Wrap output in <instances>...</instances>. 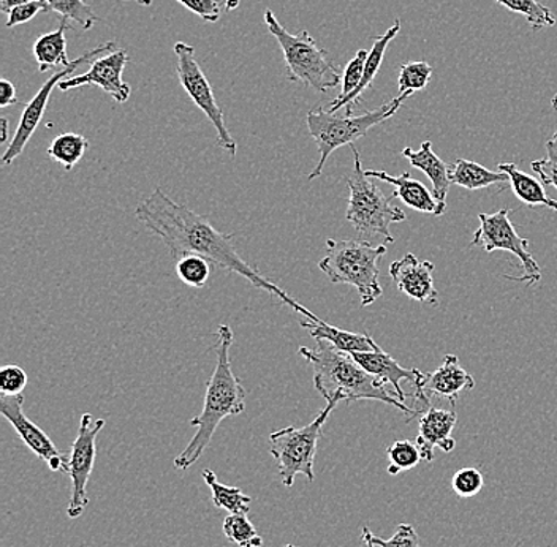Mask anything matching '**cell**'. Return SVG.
Segmentation results:
<instances>
[{
    "instance_id": "obj_14",
    "label": "cell",
    "mask_w": 557,
    "mask_h": 547,
    "mask_svg": "<svg viewBox=\"0 0 557 547\" xmlns=\"http://www.w3.org/2000/svg\"><path fill=\"white\" fill-rule=\"evenodd\" d=\"M128 64V54L124 50L111 52L94 59L92 65L86 73L78 76H70L59 85V90L76 89L82 86H97L103 89L108 96L113 97L117 103H125L131 99L132 89L122 79V73Z\"/></svg>"
},
{
    "instance_id": "obj_16",
    "label": "cell",
    "mask_w": 557,
    "mask_h": 547,
    "mask_svg": "<svg viewBox=\"0 0 557 547\" xmlns=\"http://www.w3.org/2000/svg\"><path fill=\"white\" fill-rule=\"evenodd\" d=\"M456 420L458 418H456L455 406L447 409V407H437L433 403L421 414L417 445L423 461H434L435 448L444 452H451L456 448L455 438L451 437Z\"/></svg>"
},
{
    "instance_id": "obj_25",
    "label": "cell",
    "mask_w": 557,
    "mask_h": 547,
    "mask_svg": "<svg viewBox=\"0 0 557 547\" xmlns=\"http://www.w3.org/2000/svg\"><path fill=\"white\" fill-rule=\"evenodd\" d=\"M450 181L456 186L468 188V190H480L494 186V184L510 183L507 174L493 172L472 160L458 159L450 166Z\"/></svg>"
},
{
    "instance_id": "obj_5",
    "label": "cell",
    "mask_w": 557,
    "mask_h": 547,
    "mask_svg": "<svg viewBox=\"0 0 557 547\" xmlns=\"http://www.w3.org/2000/svg\"><path fill=\"white\" fill-rule=\"evenodd\" d=\"M386 253L385 244L372 246L363 239L326 240V257L320 270L333 284L354 287L361 298V306L374 304L383 295L379 282V260Z\"/></svg>"
},
{
    "instance_id": "obj_20",
    "label": "cell",
    "mask_w": 557,
    "mask_h": 547,
    "mask_svg": "<svg viewBox=\"0 0 557 547\" xmlns=\"http://www.w3.org/2000/svg\"><path fill=\"white\" fill-rule=\"evenodd\" d=\"M399 30L400 20H396L395 24H393V26L389 27L385 34L375 37L374 45H372V50L369 51L368 61H366L363 79H361V83L358 85L357 89H355L350 96H347L346 99L333 100L329 107L330 113L334 114L336 111L346 108V114L351 116V113H354L355 104L360 102L361 94H363L366 89H369V87L372 86V83H374L375 76H377L379 70H381L383 58H385L386 48H388V45L392 43L393 38H396V35L399 34Z\"/></svg>"
},
{
    "instance_id": "obj_19",
    "label": "cell",
    "mask_w": 557,
    "mask_h": 547,
    "mask_svg": "<svg viewBox=\"0 0 557 547\" xmlns=\"http://www.w3.org/2000/svg\"><path fill=\"white\" fill-rule=\"evenodd\" d=\"M368 177H375V179L385 181L395 187L393 197L399 198L404 204L409 208L416 209L418 212L424 214L442 215L447 211V203H442L434 194L428 190L426 186L420 181L413 179L409 173H403L400 176H389L385 172H375V170H368L366 172Z\"/></svg>"
},
{
    "instance_id": "obj_40",
    "label": "cell",
    "mask_w": 557,
    "mask_h": 547,
    "mask_svg": "<svg viewBox=\"0 0 557 547\" xmlns=\"http://www.w3.org/2000/svg\"><path fill=\"white\" fill-rule=\"evenodd\" d=\"M50 7L45 0H35V2L26 3V5L16 7L9 13V21L7 27L20 26V24L29 23L33 17L37 16L40 12H48Z\"/></svg>"
},
{
    "instance_id": "obj_7",
    "label": "cell",
    "mask_w": 557,
    "mask_h": 547,
    "mask_svg": "<svg viewBox=\"0 0 557 547\" xmlns=\"http://www.w3.org/2000/svg\"><path fill=\"white\" fill-rule=\"evenodd\" d=\"M407 97L398 96L389 100L388 103L375 108V110L368 111V113L360 114V116H336L330 113L329 110L323 108H315L309 111L306 117L309 134L317 148H319L320 160L317 163L313 172L309 174V181L317 179L325 169L330 156L343 146H354L357 139L366 137L368 132L375 125L382 122L392 120L400 108V104L406 102Z\"/></svg>"
},
{
    "instance_id": "obj_13",
    "label": "cell",
    "mask_w": 557,
    "mask_h": 547,
    "mask_svg": "<svg viewBox=\"0 0 557 547\" xmlns=\"http://www.w3.org/2000/svg\"><path fill=\"white\" fill-rule=\"evenodd\" d=\"M24 397L23 394L20 396H0V413L2 417L12 424L15 428L16 434L20 435L21 440L24 445L47 463L48 469L51 472H67L70 458L62 455L55 445L52 444L50 437L41 431L34 421H30L26 417L23 410Z\"/></svg>"
},
{
    "instance_id": "obj_10",
    "label": "cell",
    "mask_w": 557,
    "mask_h": 547,
    "mask_svg": "<svg viewBox=\"0 0 557 547\" xmlns=\"http://www.w3.org/2000/svg\"><path fill=\"white\" fill-rule=\"evenodd\" d=\"M174 54H176L177 59L176 69L181 86L184 87L191 102L197 104L207 114L212 127L215 128V134H218V145L228 152L230 156L235 157L236 152H238V145L230 135L224 111L215 102L211 83L208 82L207 75H205L197 58H195V48L184 43V41H177L174 45Z\"/></svg>"
},
{
    "instance_id": "obj_30",
    "label": "cell",
    "mask_w": 557,
    "mask_h": 547,
    "mask_svg": "<svg viewBox=\"0 0 557 547\" xmlns=\"http://www.w3.org/2000/svg\"><path fill=\"white\" fill-rule=\"evenodd\" d=\"M45 2L52 12L62 16V21H75L83 30L92 29L100 21L85 0H45Z\"/></svg>"
},
{
    "instance_id": "obj_31",
    "label": "cell",
    "mask_w": 557,
    "mask_h": 547,
    "mask_svg": "<svg viewBox=\"0 0 557 547\" xmlns=\"http://www.w3.org/2000/svg\"><path fill=\"white\" fill-rule=\"evenodd\" d=\"M434 69L428 62L418 61L404 64L399 70V92L409 99L418 90H423L433 76Z\"/></svg>"
},
{
    "instance_id": "obj_47",
    "label": "cell",
    "mask_w": 557,
    "mask_h": 547,
    "mask_svg": "<svg viewBox=\"0 0 557 547\" xmlns=\"http://www.w3.org/2000/svg\"><path fill=\"white\" fill-rule=\"evenodd\" d=\"M363 543H364L366 547H375L374 545H371V543H369V542H363Z\"/></svg>"
},
{
    "instance_id": "obj_36",
    "label": "cell",
    "mask_w": 557,
    "mask_h": 547,
    "mask_svg": "<svg viewBox=\"0 0 557 547\" xmlns=\"http://www.w3.org/2000/svg\"><path fill=\"white\" fill-rule=\"evenodd\" d=\"M531 166L534 173L539 174L543 186H552L557 190V130L546 142L545 159L534 160Z\"/></svg>"
},
{
    "instance_id": "obj_4",
    "label": "cell",
    "mask_w": 557,
    "mask_h": 547,
    "mask_svg": "<svg viewBox=\"0 0 557 547\" xmlns=\"http://www.w3.org/2000/svg\"><path fill=\"white\" fill-rule=\"evenodd\" d=\"M354 154V172L347 179L348 197L346 219L354 225L358 239L379 240L381 244H393L389 225L406 221V214L398 206L392 203L393 194L389 197L383 195L381 188L371 183L363 165H361L360 152L350 146Z\"/></svg>"
},
{
    "instance_id": "obj_1",
    "label": "cell",
    "mask_w": 557,
    "mask_h": 547,
    "mask_svg": "<svg viewBox=\"0 0 557 547\" xmlns=\"http://www.w3.org/2000/svg\"><path fill=\"white\" fill-rule=\"evenodd\" d=\"M135 214L149 232L165 243L174 261L184 256L203 257L212 266L242 275L253 287L276 296L282 304L301 313L305 319L319 322L315 313L296 302L274 282L268 281L257 266L243 260L233 244V235L219 232L205 215L197 214L187 206L174 203L162 188L157 187L151 197L139 203Z\"/></svg>"
},
{
    "instance_id": "obj_6",
    "label": "cell",
    "mask_w": 557,
    "mask_h": 547,
    "mask_svg": "<svg viewBox=\"0 0 557 547\" xmlns=\"http://www.w3.org/2000/svg\"><path fill=\"white\" fill-rule=\"evenodd\" d=\"M264 24L284 52L287 78L292 83H302L317 92H326L341 85L343 76L339 69L331 61L329 51L320 48L308 30L288 33L271 10L264 12Z\"/></svg>"
},
{
    "instance_id": "obj_41",
    "label": "cell",
    "mask_w": 557,
    "mask_h": 547,
    "mask_svg": "<svg viewBox=\"0 0 557 547\" xmlns=\"http://www.w3.org/2000/svg\"><path fill=\"white\" fill-rule=\"evenodd\" d=\"M16 87L9 79L0 82V108L12 107L16 104Z\"/></svg>"
},
{
    "instance_id": "obj_18",
    "label": "cell",
    "mask_w": 557,
    "mask_h": 547,
    "mask_svg": "<svg viewBox=\"0 0 557 547\" xmlns=\"http://www.w3.org/2000/svg\"><path fill=\"white\" fill-rule=\"evenodd\" d=\"M350 355L368 374L374 375L375 378L381 380L385 385H392L393 393L404 403H406V394L400 388V382L407 380V382L417 383L421 375H423V372L418 371V369H404L403 365H399L398 361L393 360L381 347L372 351H355V353Z\"/></svg>"
},
{
    "instance_id": "obj_23",
    "label": "cell",
    "mask_w": 557,
    "mask_h": 547,
    "mask_svg": "<svg viewBox=\"0 0 557 547\" xmlns=\"http://www.w3.org/2000/svg\"><path fill=\"white\" fill-rule=\"evenodd\" d=\"M497 170L507 174L511 190L522 204L531 206V208L546 206L557 212V201L546 195L542 181L521 172L515 163H499Z\"/></svg>"
},
{
    "instance_id": "obj_48",
    "label": "cell",
    "mask_w": 557,
    "mask_h": 547,
    "mask_svg": "<svg viewBox=\"0 0 557 547\" xmlns=\"http://www.w3.org/2000/svg\"><path fill=\"white\" fill-rule=\"evenodd\" d=\"M282 547H295L294 545H285V546H282Z\"/></svg>"
},
{
    "instance_id": "obj_22",
    "label": "cell",
    "mask_w": 557,
    "mask_h": 547,
    "mask_svg": "<svg viewBox=\"0 0 557 547\" xmlns=\"http://www.w3.org/2000/svg\"><path fill=\"white\" fill-rule=\"evenodd\" d=\"M299 325L308 330L313 339L326 340V343L333 345L337 350L344 351V353L372 351L379 347L368 333L357 334L350 333V331L339 330V327L323 322L322 319H320L319 322H312V320L308 319L301 320Z\"/></svg>"
},
{
    "instance_id": "obj_35",
    "label": "cell",
    "mask_w": 557,
    "mask_h": 547,
    "mask_svg": "<svg viewBox=\"0 0 557 547\" xmlns=\"http://www.w3.org/2000/svg\"><path fill=\"white\" fill-rule=\"evenodd\" d=\"M483 486H485V478H483L482 472L473 469V467H466V469L458 470L453 475V493L458 497H475L483 489Z\"/></svg>"
},
{
    "instance_id": "obj_12",
    "label": "cell",
    "mask_w": 557,
    "mask_h": 547,
    "mask_svg": "<svg viewBox=\"0 0 557 547\" xmlns=\"http://www.w3.org/2000/svg\"><path fill=\"white\" fill-rule=\"evenodd\" d=\"M103 427L104 420L102 418L96 420L90 413L83 414L78 435H76L72 452H70L69 475L72 480V494H70L67 508L70 519L79 518L85 513V508L89 504L87 483H89L94 463H96L97 435L102 432Z\"/></svg>"
},
{
    "instance_id": "obj_38",
    "label": "cell",
    "mask_w": 557,
    "mask_h": 547,
    "mask_svg": "<svg viewBox=\"0 0 557 547\" xmlns=\"http://www.w3.org/2000/svg\"><path fill=\"white\" fill-rule=\"evenodd\" d=\"M27 386V374L20 365L9 364L0 369V393L20 396Z\"/></svg>"
},
{
    "instance_id": "obj_24",
    "label": "cell",
    "mask_w": 557,
    "mask_h": 547,
    "mask_svg": "<svg viewBox=\"0 0 557 547\" xmlns=\"http://www.w3.org/2000/svg\"><path fill=\"white\" fill-rule=\"evenodd\" d=\"M70 29L67 21H62L61 27L54 33L41 35L34 43V55L41 73L55 67H69L67 38L65 30Z\"/></svg>"
},
{
    "instance_id": "obj_37",
    "label": "cell",
    "mask_w": 557,
    "mask_h": 547,
    "mask_svg": "<svg viewBox=\"0 0 557 547\" xmlns=\"http://www.w3.org/2000/svg\"><path fill=\"white\" fill-rule=\"evenodd\" d=\"M368 55L369 51L360 50L357 52V55H355V58L348 62L346 72H344L343 90H341V94L336 97V100L346 99V97L350 96V94L357 89L358 85H360L361 79H363Z\"/></svg>"
},
{
    "instance_id": "obj_21",
    "label": "cell",
    "mask_w": 557,
    "mask_h": 547,
    "mask_svg": "<svg viewBox=\"0 0 557 547\" xmlns=\"http://www.w3.org/2000/svg\"><path fill=\"white\" fill-rule=\"evenodd\" d=\"M403 156L409 160L413 169L420 170V172L430 177L431 184H433L434 197L442 201V203H445V198H447L451 187L450 166L444 160H441V157L435 154L431 141H424L418 151L406 148L403 151Z\"/></svg>"
},
{
    "instance_id": "obj_34",
    "label": "cell",
    "mask_w": 557,
    "mask_h": 547,
    "mask_svg": "<svg viewBox=\"0 0 557 547\" xmlns=\"http://www.w3.org/2000/svg\"><path fill=\"white\" fill-rule=\"evenodd\" d=\"M361 539L371 543L375 547H420V539H418L416 529L409 524H399L395 535L389 539L379 538V536L369 531V527H364Z\"/></svg>"
},
{
    "instance_id": "obj_39",
    "label": "cell",
    "mask_w": 557,
    "mask_h": 547,
    "mask_svg": "<svg viewBox=\"0 0 557 547\" xmlns=\"http://www.w3.org/2000/svg\"><path fill=\"white\" fill-rule=\"evenodd\" d=\"M177 2L207 23H218L221 20L222 9L219 0H177Z\"/></svg>"
},
{
    "instance_id": "obj_28",
    "label": "cell",
    "mask_w": 557,
    "mask_h": 547,
    "mask_svg": "<svg viewBox=\"0 0 557 547\" xmlns=\"http://www.w3.org/2000/svg\"><path fill=\"white\" fill-rule=\"evenodd\" d=\"M224 535L230 543L239 547H261L263 538L253 527L247 514H228L224 521Z\"/></svg>"
},
{
    "instance_id": "obj_42",
    "label": "cell",
    "mask_w": 557,
    "mask_h": 547,
    "mask_svg": "<svg viewBox=\"0 0 557 547\" xmlns=\"http://www.w3.org/2000/svg\"><path fill=\"white\" fill-rule=\"evenodd\" d=\"M35 2V0H2L0 2V10L9 15L16 7L26 5V3Z\"/></svg>"
},
{
    "instance_id": "obj_26",
    "label": "cell",
    "mask_w": 557,
    "mask_h": 547,
    "mask_svg": "<svg viewBox=\"0 0 557 547\" xmlns=\"http://www.w3.org/2000/svg\"><path fill=\"white\" fill-rule=\"evenodd\" d=\"M203 480L207 481L212 493V504L215 508L228 511L230 514H249L252 498L246 496L239 487H230L219 483L212 470H205Z\"/></svg>"
},
{
    "instance_id": "obj_2",
    "label": "cell",
    "mask_w": 557,
    "mask_h": 547,
    "mask_svg": "<svg viewBox=\"0 0 557 547\" xmlns=\"http://www.w3.org/2000/svg\"><path fill=\"white\" fill-rule=\"evenodd\" d=\"M215 336H218V344H215L218 364L208 382L203 410L190 420V426L197 428V432L184 451L174 459V467L180 470L190 469L203 456L222 421L242 414L246 410V391L230 362V348L235 340L232 327L219 326Z\"/></svg>"
},
{
    "instance_id": "obj_33",
    "label": "cell",
    "mask_w": 557,
    "mask_h": 547,
    "mask_svg": "<svg viewBox=\"0 0 557 547\" xmlns=\"http://www.w3.org/2000/svg\"><path fill=\"white\" fill-rule=\"evenodd\" d=\"M176 274L189 287L201 288L211 275V263L200 256H184L176 261Z\"/></svg>"
},
{
    "instance_id": "obj_45",
    "label": "cell",
    "mask_w": 557,
    "mask_h": 547,
    "mask_svg": "<svg viewBox=\"0 0 557 547\" xmlns=\"http://www.w3.org/2000/svg\"><path fill=\"white\" fill-rule=\"evenodd\" d=\"M134 2H138L139 5H145V7L152 5V0H134Z\"/></svg>"
},
{
    "instance_id": "obj_8",
    "label": "cell",
    "mask_w": 557,
    "mask_h": 547,
    "mask_svg": "<svg viewBox=\"0 0 557 547\" xmlns=\"http://www.w3.org/2000/svg\"><path fill=\"white\" fill-rule=\"evenodd\" d=\"M339 400L331 399L325 409L317 414L315 420L305 427L288 426L270 435V452L276 459L281 483L292 489L295 478L305 475L309 481L315 480L317 444L322 437V428L329 420L331 411L336 409Z\"/></svg>"
},
{
    "instance_id": "obj_15",
    "label": "cell",
    "mask_w": 557,
    "mask_h": 547,
    "mask_svg": "<svg viewBox=\"0 0 557 547\" xmlns=\"http://www.w3.org/2000/svg\"><path fill=\"white\" fill-rule=\"evenodd\" d=\"M434 263L420 260L413 253H407L389 266V277L396 288L410 299L424 304L437 306L438 293L434 287Z\"/></svg>"
},
{
    "instance_id": "obj_32",
    "label": "cell",
    "mask_w": 557,
    "mask_h": 547,
    "mask_svg": "<svg viewBox=\"0 0 557 547\" xmlns=\"http://www.w3.org/2000/svg\"><path fill=\"white\" fill-rule=\"evenodd\" d=\"M386 456H388L389 475L396 476L400 472L413 469L418 463L421 462V451L417 444H412L409 440H398L395 444L389 445L386 449Z\"/></svg>"
},
{
    "instance_id": "obj_27",
    "label": "cell",
    "mask_w": 557,
    "mask_h": 547,
    "mask_svg": "<svg viewBox=\"0 0 557 547\" xmlns=\"http://www.w3.org/2000/svg\"><path fill=\"white\" fill-rule=\"evenodd\" d=\"M89 141L79 134L58 135L48 148L47 154L59 165L64 166L65 172H72L73 166L78 165L79 160L85 157Z\"/></svg>"
},
{
    "instance_id": "obj_11",
    "label": "cell",
    "mask_w": 557,
    "mask_h": 547,
    "mask_svg": "<svg viewBox=\"0 0 557 547\" xmlns=\"http://www.w3.org/2000/svg\"><path fill=\"white\" fill-rule=\"evenodd\" d=\"M116 43L114 41H107V43L99 45L94 48L92 51H87L85 54L79 55L76 61H73L69 67H62L59 72H55L50 79H47L44 86L40 87L33 100L24 107L23 114L20 117V124H17L15 135H13L12 141H10L9 148H7L5 154L2 157V165L9 166L23 154L26 149L27 142L30 141L41 120H44L45 111H47L48 102L52 90L55 86L61 85L64 79L70 78L76 69L82 67L83 64L89 62L90 59L100 58L103 52L114 50Z\"/></svg>"
},
{
    "instance_id": "obj_46",
    "label": "cell",
    "mask_w": 557,
    "mask_h": 547,
    "mask_svg": "<svg viewBox=\"0 0 557 547\" xmlns=\"http://www.w3.org/2000/svg\"><path fill=\"white\" fill-rule=\"evenodd\" d=\"M552 108L553 110L557 111V92L556 96L552 99Z\"/></svg>"
},
{
    "instance_id": "obj_17",
    "label": "cell",
    "mask_w": 557,
    "mask_h": 547,
    "mask_svg": "<svg viewBox=\"0 0 557 547\" xmlns=\"http://www.w3.org/2000/svg\"><path fill=\"white\" fill-rule=\"evenodd\" d=\"M413 386L416 391L426 393L428 396L456 400L459 393L475 388V380L461 368L458 357L447 355L434 372L421 375Z\"/></svg>"
},
{
    "instance_id": "obj_3",
    "label": "cell",
    "mask_w": 557,
    "mask_h": 547,
    "mask_svg": "<svg viewBox=\"0 0 557 547\" xmlns=\"http://www.w3.org/2000/svg\"><path fill=\"white\" fill-rule=\"evenodd\" d=\"M315 343V348L299 347L298 351L311 364L313 386L325 397L326 402L331 399L339 402L379 400L404 413H410L409 420L413 417L416 410L400 402L395 393L388 391L385 383L368 374L350 353L337 350L326 340L317 339Z\"/></svg>"
},
{
    "instance_id": "obj_44",
    "label": "cell",
    "mask_w": 557,
    "mask_h": 547,
    "mask_svg": "<svg viewBox=\"0 0 557 547\" xmlns=\"http://www.w3.org/2000/svg\"><path fill=\"white\" fill-rule=\"evenodd\" d=\"M225 9L228 10V12H233V10L238 9L239 0H224Z\"/></svg>"
},
{
    "instance_id": "obj_29",
    "label": "cell",
    "mask_w": 557,
    "mask_h": 547,
    "mask_svg": "<svg viewBox=\"0 0 557 547\" xmlns=\"http://www.w3.org/2000/svg\"><path fill=\"white\" fill-rule=\"evenodd\" d=\"M496 2L510 10V12L524 15L534 33H539L543 27H552L556 24L552 10L542 5L537 0H496Z\"/></svg>"
},
{
    "instance_id": "obj_9",
    "label": "cell",
    "mask_w": 557,
    "mask_h": 547,
    "mask_svg": "<svg viewBox=\"0 0 557 547\" xmlns=\"http://www.w3.org/2000/svg\"><path fill=\"white\" fill-rule=\"evenodd\" d=\"M480 226L473 233L472 246L482 247L487 253L505 250L513 253L520 260L522 275H504L508 281L524 282L529 287L537 284L542 278L537 261L529 252V240L518 235L515 226L511 225L510 215L507 209L494 212V214H480Z\"/></svg>"
},
{
    "instance_id": "obj_43",
    "label": "cell",
    "mask_w": 557,
    "mask_h": 547,
    "mask_svg": "<svg viewBox=\"0 0 557 547\" xmlns=\"http://www.w3.org/2000/svg\"><path fill=\"white\" fill-rule=\"evenodd\" d=\"M7 139H9V120L2 117L0 120V142H7Z\"/></svg>"
}]
</instances>
